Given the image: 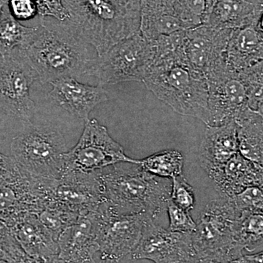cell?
I'll use <instances>...</instances> for the list:
<instances>
[{"label":"cell","mask_w":263,"mask_h":263,"mask_svg":"<svg viewBox=\"0 0 263 263\" xmlns=\"http://www.w3.org/2000/svg\"><path fill=\"white\" fill-rule=\"evenodd\" d=\"M263 115L249 114L235 121L237 124L238 153L254 163L263 165Z\"/></svg>","instance_id":"603a6c76"},{"label":"cell","mask_w":263,"mask_h":263,"mask_svg":"<svg viewBox=\"0 0 263 263\" xmlns=\"http://www.w3.org/2000/svg\"><path fill=\"white\" fill-rule=\"evenodd\" d=\"M219 0H205V3H206V13H205V19L206 18L207 15L209 14V11L212 9V7ZM205 19H204V21H205Z\"/></svg>","instance_id":"74e56055"},{"label":"cell","mask_w":263,"mask_h":263,"mask_svg":"<svg viewBox=\"0 0 263 263\" xmlns=\"http://www.w3.org/2000/svg\"><path fill=\"white\" fill-rule=\"evenodd\" d=\"M230 202L239 214L262 213L263 192L260 186H251L229 197Z\"/></svg>","instance_id":"f1b7e54d"},{"label":"cell","mask_w":263,"mask_h":263,"mask_svg":"<svg viewBox=\"0 0 263 263\" xmlns=\"http://www.w3.org/2000/svg\"><path fill=\"white\" fill-rule=\"evenodd\" d=\"M39 27H25L8 13L0 23V56H8L16 49H25L39 32Z\"/></svg>","instance_id":"cb8c5ba5"},{"label":"cell","mask_w":263,"mask_h":263,"mask_svg":"<svg viewBox=\"0 0 263 263\" xmlns=\"http://www.w3.org/2000/svg\"><path fill=\"white\" fill-rule=\"evenodd\" d=\"M22 51L43 84L84 75L89 60L84 41L63 24L45 18L37 36Z\"/></svg>","instance_id":"277c9868"},{"label":"cell","mask_w":263,"mask_h":263,"mask_svg":"<svg viewBox=\"0 0 263 263\" xmlns=\"http://www.w3.org/2000/svg\"><path fill=\"white\" fill-rule=\"evenodd\" d=\"M37 78L22 49L0 60V109L24 125L31 123L35 114L30 89Z\"/></svg>","instance_id":"30bf717a"},{"label":"cell","mask_w":263,"mask_h":263,"mask_svg":"<svg viewBox=\"0 0 263 263\" xmlns=\"http://www.w3.org/2000/svg\"><path fill=\"white\" fill-rule=\"evenodd\" d=\"M59 263H66L65 262H63V261L61 260V259H60V262Z\"/></svg>","instance_id":"ab89813d"},{"label":"cell","mask_w":263,"mask_h":263,"mask_svg":"<svg viewBox=\"0 0 263 263\" xmlns=\"http://www.w3.org/2000/svg\"><path fill=\"white\" fill-rule=\"evenodd\" d=\"M262 213H242L235 224L234 240L238 248L253 252L262 246Z\"/></svg>","instance_id":"d4e9b609"},{"label":"cell","mask_w":263,"mask_h":263,"mask_svg":"<svg viewBox=\"0 0 263 263\" xmlns=\"http://www.w3.org/2000/svg\"><path fill=\"white\" fill-rule=\"evenodd\" d=\"M169 216V230L177 233H193L196 229V223L190 212L178 206L170 200L166 208Z\"/></svg>","instance_id":"4dcf8cb0"},{"label":"cell","mask_w":263,"mask_h":263,"mask_svg":"<svg viewBox=\"0 0 263 263\" xmlns=\"http://www.w3.org/2000/svg\"><path fill=\"white\" fill-rule=\"evenodd\" d=\"M70 18L61 22L98 57L139 32L142 0H63Z\"/></svg>","instance_id":"6da1fadb"},{"label":"cell","mask_w":263,"mask_h":263,"mask_svg":"<svg viewBox=\"0 0 263 263\" xmlns=\"http://www.w3.org/2000/svg\"><path fill=\"white\" fill-rule=\"evenodd\" d=\"M142 82L159 100L181 115L209 124V85L179 54L156 59Z\"/></svg>","instance_id":"3957f363"},{"label":"cell","mask_w":263,"mask_h":263,"mask_svg":"<svg viewBox=\"0 0 263 263\" xmlns=\"http://www.w3.org/2000/svg\"><path fill=\"white\" fill-rule=\"evenodd\" d=\"M138 164L153 176L172 179L182 175L183 157L179 151L165 150L138 160Z\"/></svg>","instance_id":"484cf974"},{"label":"cell","mask_w":263,"mask_h":263,"mask_svg":"<svg viewBox=\"0 0 263 263\" xmlns=\"http://www.w3.org/2000/svg\"><path fill=\"white\" fill-rule=\"evenodd\" d=\"M130 257L155 263H193L195 259L191 233L164 229L154 221L148 223Z\"/></svg>","instance_id":"5bb4252c"},{"label":"cell","mask_w":263,"mask_h":263,"mask_svg":"<svg viewBox=\"0 0 263 263\" xmlns=\"http://www.w3.org/2000/svg\"><path fill=\"white\" fill-rule=\"evenodd\" d=\"M120 162L138 164V160L126 155L123 147L97 119H88L79 142L64 154L63 175L89 174Z\"/></svg>","instance_id":"ba28073f"},{"label":"cell","mask_w":263,"mask_h":263,"mask_svg":"<svg viewBox=\"0 0 263 263\" xmlns=\"http://www.w3.org/2000/svg\"><path fill=\"white\" fill-rule=\"evenodd\" d=\"M155 58V46L139 31L117 43L101 56L89 60L86 74L96 78L100 86L142 82Z\"/></svg>","instance_id":"52a82bcc"},{"label":"cell","mask_w":263,"mask_h":263,"mask_svg":"<svg viewBox=\"0 0 263 263\" xmlns=\"http://www.w3.org/2000/svg\"><path fill=\"white\" fill-rule=\"evenodd\" d=\"M209 176L221 197L227 198L251 186L262 187V166L247 160L239 153Z\"/></svg>","instance_id":"ffe728a7"},{"label":"cell","mask_w":263,"mask_h":263,"mask_svg":"<svg viewBox=\"0 0 263 263\" xmlns=\"http://www.w3.org/2000/svg\"><path fill=\"white\" fill-rule=\"evenodd\" d=\"M238 153L237 124L234 120L218 126H207L199 155L204 171L210 176Z\"/></svg>","instance_id":"ac0fdd59"},{"label":"cell","mask_w":263,"mask_h":263,"mask_svg":"<svg viewBox=\"0 0 263 263\" xmlns=\"http://www.w3.org/2000/svg\"><path fill=\"white\" fill-rule=\"evenodd\" d=\"M0 263H7V262H5V261H3V260H0Z\"/></svg>","instance_id":"60d3db41"},{"label":"cell","mask_w":263,"mask_h":263,"mask_svg":"<svg viewBox=\"0 0 263 263\" xmlns=\"http://www.w3.org/2000/svg\"><path fill=\"white\" fill-rule=\"evenodd\" d=\"M207 82L209 114L207 126L237 121L252 111L249 108L247 86L239 72L228 68L209 78Z\"/></svg>","instance_id":"4fadbf2b"},{"label":"cell","mask_w":263,"mask_h":263,"mask_svg":"<svg viewBox=\"0 0 263 263\" xmlns=\"http://www.w3.org/2000/svg\"><path fill=\"white\" fill-rule=\"evenodd\" d=\"M50 84L52 100L70 115L85 122L89 119V114L99 104L108 100L103 86L82 84L75 78H63Z\"/></svg>","instance_id":"2e32d148"},{"label":"cell","mask_w":263,"mask_h":263,"mask_svg":"<svg viewBox=\"0 0 263 263\" xmlns=\"http://www.w3.org/2000/svg\"><path fill=\"white\" fill-rule=\"evenodd\" d=\"M37 8V15L41 20L52 17L59 22H65L70 18L63 0H34Z\"/></svg>","instance_id":"1f68e13d"},{"label":"cell","mask_w":263,"mask_h":263,"mask_svg":"<svg viewBox=\"0 0 263 263\" xmlns=\"http://www.w3.org/2000/svg\"><path fill=\"white\" fill-rule=\"evenodd\" d=\"M262 26L261 22L231 31L226 51L228 68L239 72L263 62Z\"/></svg>","instance_id":"d6986e66"},{"label":"cell","mask_w":263,"mask_h":263,"mask_svg":"<svg viewBox=\"0 0 263 263\" xmlns=\"http://www.w3.org/2000/svg\"><path fill=\"white\" fill-rule=\"evenodd\" d=\"M187 29L171 0H142L140 32L149 42Z\"/></svg>","instance_id":"44dd1931"},{"label":"cell","mask_w":263,"mask_h":263,"mask_svg":"<svg viewBox=\"0 0 263 263\" xmlns=\"http://www.w3.org/2000/svg\"><path fill=\"white\" fill-rule=\"evenodd\" d=\"M232 29H216L201 24L184 31L183 56L193 70L209 79L228 68L226 51Z\"/></svg>","instance_id":"7c38bea8"},{"label":"cell","mask_w":263,"mask_h":263,"mask_svg":"<svg viewBox=\"0 0 263 263\" xmlns=\"http://www.w3.org/2000/svg\"><path fill=\"white\" fill-rule=\"evenodd\" d=\"M228 263H263V253L262 252H260L246 255L242 254L238 258L233 259Z\"/></svg>","instance_id":"d590c367"},{"label":"cell","mask_w":263,"mask_h":263,"mask_svg":"<svg viewBox=\"0 0 263 263\" xmlns=\"http://www.w3.org/2000/svg\"><path fill=\"white\" fill-rule=\"evenodd\" d=\"M211 263H217V262H211Z\"/></svg>","instance_id":"b9f144b4"},{"label":"cell","mask_w":263,"mask_h":263,"mask_svg":"<svg viewBox=\"0 0 263 263\" xmlns=\"http://www.w3.org/2000/svg\"><path fill=\"white\" fill-rule=\"evenodd\" d=\"M240 215L227 197L207 204L196 229L191 233L196 260L228 263L243 254L234 240L235 224Z\"/></svg>","instance_id":"5b68a950"},{"label":"cell","mask_w":263,"mask_h":263,"mask_svg":"<svg viewBox=\"0 0 263 263\" xmlns=\"http://www.w3.org/2000/svg\"><path fill=\"white\" fill-rule=\"evenodd\" d=\"M8 228L20 247L31 257L46 262H53L59 258L57 240L37 214H21Z\"/></svg>","instance_id":"e0dca14e"},{"label":"cell","mask_w":263,"mask_h":263,"mask_svg":"<svg viewBox=\"0 0 263 263\" xmlns=\"http://www.w3.org/2000/svg\"><path fill=\"white\" fill-rule=\"evenodd\" d=\"M98 223V210L79 216L59 236V258L66 263H95L94 255L99 252Z\"/></svg>","instance_id":"9a60e30c"},{"label":"cell","mask_w":263,"mask_h":263,"mask_svg":"<svg viewBox=\"0 0 263 263\" xmlns=\"http://www.w3.org/2000/svg\"><path fill=\"white\" fill-rule=\"evenodd\" d=\"M24 172L12 157L0 153V185L18 181Z\"/></svg>","instance_id":"e575fe53"},{"label":"cell","mask_w":263,"mask_h":263,"mask_svg":"<svg viewBox=\"0 0 263 263\" xmlns=\"http://www.w3.org/2000/svg\"><path fill=\"white\" fill-rule=\"evenodd\" d=\"M7 9L15 20L25 22L37 15V8L34 0H7Z\"/></svg>","instance_id":"d6a6232c"},{"label":"cell","mask_w":263,"mask_h":263,"mask_svg":"<svg viewBox=\"0 0 263 263\" xmlns=\"http://www.w3.org/2000/svg\"><path fill=\"white\" fill-rule=\"evenodd\" d=\"M96 238L101 259L119 262L130 256L141 240L148 223L154 221L146 214H124L105 202L98 209Z\"/></svg>","instance_id":"9c48e42d"},{"label":"cell","mask_w":263,"mask_h":263,"mask_svg":"<svg viewBox=\"0 0 263 263\" xmlns=\"http://www.w3.org/2000/svg\"><path fill=\"white\" fill-rule=\"evenodd\" d=\"M12 158L22 171L36 178L58 179L63 175V136L48 126L24 124L10 145Z\"/></svg>","instance_id":"8992f818"},{"label":"cell","mask_w":263,"mask_h":263,"mask_svg":"<svg viewBox=\"0 0 263 263\" xmlns=\"http://www.w3.org/2000/svg\"><path fill=\"white\" fill-rule=\"evenodd\" d=\"M193 263H211V262H205V261L197 260V261H195V262H194Z\"/></svg>","instance_id":"f35d334b"},{"label":"cell","mask_w":263,"mask_h":263,"mask_svg":"<svg viewBox=\"0 0 263 263\" xmlns=\"http://www.w3.org/2000/svg\"><path fill=\"white\" fill-rule=\"evenodd\" d=\"M105 202L124 214H146L155 220L166 210L171 185L138 164L120 162L97 171Z\"/></svg>","instance_id":"7a4b0ae2"},{"label":"cell","mask_w":263,"mask_h":263,"mask_svg":"<svg viewBox=\"0 0 263 263\" xmlns=\"http://www.w3.org/2000/svg\"><path fill=\"white\" fill-rule=\"evenodd\" d=\"M37 215L57 240L62 232L74 224L80 216L55 202H48Z\"/></svg>","instance_id":"4316f807"},{"label":"cell","mask_w":263,"mask_h":263,"mask_svg":"<svg viewBox=\"0 0 263 263\" xmlns=\"http://www.w3.org/2000/svg\"><path fill=\"white\" fill-rule=\"evenodd\" d=\"M171 200L186 212H190L195 207V191L182 175L172 179Z\"/></svg>","instance_id":"f546056e"},{"label":"cell","mask_w":263,"mask_h":263,"mask_svg":"<svg viewBox=\"0 0 263 263\" xmlns=\"http://www.w3.org/2000/svg\"><path fill=\"white\" fill-rule=\"evenodd\" d=\"M176 14L186 28L203 24L206 13L205 0H171Z\"/></svg>","instance_id":"83f0119b"},{"label":"cell","mask_w":263,"mask_h":263,"mask_svg":"<svg viewBox=\"0 0 263 263\" xmlns=\"http://www.w3.org/2000/svg\"><path fill=\"white\" fill-rule=\"evenodd\" d=\"M7 5V0H0V23L5 18V17L8 14V9L5 10V7Z\"/></svg>","instance_id":"8d00e7d4"},{"label":"cell","mask_w":263,"mask_h":263,"mask_svg":"<svg viewBox=\"0 0 263 263\" xmlns=\"http://www.w3.org/2000/svg\"><path fill=\"white\" fill-rule=\"evenodd\" d=\"M262 5L245 0H219L202 24L219 29H236L262 22Z\"/></svg>","instance_id":"7402d4cb"},{"label":"cell","mask_w":263,"mask_h":263,"mask_svg":"<svg viewBox=\"0 0 263 263\" xmlns=\"http://www.w3.org/2000/svg\"><path fill=\"white\" fill-rule=\"evenodd\" d=\"M3 261L7 263H59L60 258L53 262H46L41 259L31 257L22 249L13 235L7 241L5 248Z\"/></svg>","instance_id":"836d02e7"},{"label":"cell","mask_w":263,"mask_h":263,"mask_svg":"<svg viewBox=\"0 0 263 263\" xmlns=\"http://www.w3.org/2000/svg\"><path fill=\"white\" fill-rule=\"evenodd\" d=\"M37 179L45 205L55 202L82 215L96 212L105 202L97 171L89 174L67 173L58 179Z\"/></svg>","instance_id":"8fae6325"}]
</instances>
